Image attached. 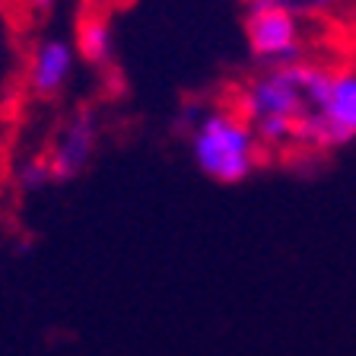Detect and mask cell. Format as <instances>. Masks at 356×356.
<instances>
[{"mask_svg": "<svg viewBox=\"0 0 356 356\" xmlns=\"http://www.w3.org/2000/svg\"><path fill=\"white\" fill-rule=\"evenodd\" d=\"M356 140V70L312 64L305 83V111L296 118L293 143L305 149H341Z\"/></svg>", "mask_w": 356, "mask_h": 356, "instance_id": "cell-1", "label": "cell"}, {"mask_svg": "<svg viewBox=\"0 0 356 356\" xmlns=\"http://www.w3.org/2000/svg\"><path fill=\"white\" fill-rule=\"evenodd\" d=\"M261 143L236 108H207L191 131V156L216 185H242L258 169Z\"/></svg>", "mask_w": 356, "mask_h": 356, "instance_id": "cell-2", "label": "cell"}, {"mask_svg": "<svg viewBox=\"0 0 356 356\" xmlns=\"http://www.w3.org/2000/svg\"><path fill=\"white\" fill-rule=\"evenodd\" d=\"M309 60L277 70H261L258 76L238 89L236 111L248 124L258 118H289L296 121L305 111V83H309Z\"/></svg>", "mask_w": 356, "mask_h": 356, "instance_id": "cell-3", "label": "cell"}, {"mask_svg": "<svg viewBox=\"0 0 356 356\" xmlns=\"http://www.w3.org/2000/svg\"><path fill=\"white\" fill-rule=\"evenodd\" d=\"M245 38L248 51L261 70L299 64L302 58V26L296 16L277 7H264L254 0H245Z\"/></svg>", "mask_w": 356, "mask_h": 356, "instance_id": "cell-4", "label": "cell"}, {"mask_svg": "<svg viewBox=\"0 0 356 356\" xmlns=\"http://www.w3.org/2000/svg\"><path fill=\"white\" fill-rule=\"evenodd\" d=\"M92 143H96V124H92V118L89 115H76V121L60 137L54 156L48 159V178H54V181L74 178L86 165L89 153H92Z\"/></svg>", "mask_w": 356, "mask_h": 356, "instance_id": "cell-5", "label": "cell"}, {"mask_svg": "<svg viewBox=\"0 0 356 356\" xmlns=\"http://www.w3.org/2000/svg\"><path fill=\"white\" fill-rule=\"evenodd\" d=\"M76 51L86 64H108L111 60V26H108V10L99 7H83L76 16Z\"/></svg>", "mask_w": 356, "mask_h": 356, "instance_id": "cell-6", "label": "cell"}, {"mask_svg": "<svg viewBox=\"0 0 356 356\" xmlns=\"http://www.w3.org/2000/svg\"><path fill=\"white\" fill-rule=\"evenodd\" d=\"M67 74H70V48L60 42L42 44L29 67L32 89H35L38 96H51V92L60 89V83L67 80Z\"/></svg>", "mask_w": 356, "mask_h": 356, "instance_id": "cell-7", "label": "cell"}, {"mask_svg": "<svg viewBox=\"0 0 356 356\" xmlns=\"http://www.w3.org/2000/svg\"><path fill=\"white\" fill-rule=\"evenodd\" d=\"M254 3H264V7H277L283 13L302 19H321V16H331L334 10L341 7V0H254Z\"/></svg>", "mask_w": 356, "mask_h": 356, "instance_id": "cell-8", "label": "cell"}, {"mask_svg": "<svg viewBox=\"0 0 356 356\" xmlns=\"http://www.w3.org/2000/svg\"><path fill=\"white\" fill-rule=\"evenodd\" d=\"M29 7H32V13L35 16H42V13H48V10L54 7V0H29Z\"/></svg>", "mask_w": 356, "mask_h": 356, "instance_id": "cell-9", "label": "cell"}, {"mask_svg": "<svg viewBox=\"0 0 356 356\" xmlns=\"http://www.w3.org/2000/svg\"><path fill=\"white\" fill-rule=\"evenodd\" d=\"M111 0H83V7H99V10H105Z\"/></svg>", "mask_w": 356, "mask_h": 356, "instance_id": "cell-10", "label": "cell"}]
</instances>
